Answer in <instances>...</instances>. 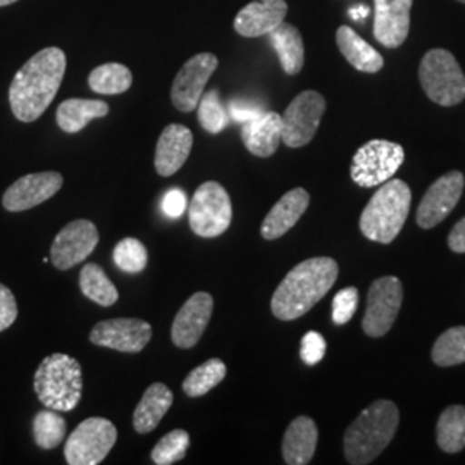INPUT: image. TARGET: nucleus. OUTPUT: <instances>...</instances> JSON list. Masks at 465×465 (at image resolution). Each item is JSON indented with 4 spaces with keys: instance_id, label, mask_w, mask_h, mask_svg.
Masks as SVG:
<instances>
[{
    "instance_id": "obj_38",
    "label": "nucleus",
    "mask_w": 465,
    "mask_h": 465,
    "mask_svg": "<svg viewBox=\"0 0 465 465\" xmlns=\"http://www.w3.org/2000/svg\"><path fill=\"white\" fill-rule=\"evenodd\" d=\"M326 355V340L317 331H309L302 340L300 357L307 366H316Z\"/></svg>"
},
{
    "instance_id": "obj_23",
    "label": "nucleus",
    "mask_w": 465,
    "mask_h": 465,
    "mask_svg": "<svg viewBox=\"0 0 465 465\" xmlns=\"http://www.w3.org/2000/svg\"><path fill=\"white\" fill-rule=\"evenodd\" d=\"M316 422L307 416L292 420L282 438V459L290 465L309 464L316 453Z\"/></svg>"
},
{
    "instance_id": "obj_36",
    "label": "nucleus",
    "mask_w": 465,
    "mask_h": 465,
    "mask_svg": "<svg viewBox=\"0 0 465 465\" xmlns=\"http://www.w3.org/2000/svg\"><path fill=\"white\" fill-rule=\"evenodd\" d=\"M114 262L121 271L130 272V274H138L145 269L149 262V252L140 240L124 238L117 243L116 249H114Z\"/></svg>"
},
{
    "instance_id": "obj_12",
    "label": "nucleus",
    "mask_w": 465,
    "mask_h": 465,
    "mask_svg": "<svg viewBox=\"0 0 465 465\" xmlns=\"http://www.w3.org/2000/svg\"><path fill=\"white\" fill-rule=\"evenodd\" d=\"M217 64L216 55L209 52L197 54L184 63L171 88V100L178 111L192 113L197 109L205 84L216 73Z\"/></svg>"
},
{
    "instance_id": "obj_24",
    "label": "nucleus",
    "mask_w": 465,
    "mask_h": 465,
    "mask_svg": "<svg viewBox=\"0 0 465 465\" xmlns=\"http://www.w3.org/2000/svg\"><path fill=\"white\" fill-rule=\"evenodd\" d=\"M173 401H174V395L164 382L150 384L140 403L134 409V431L140 434L153 431L163 420V417L166 416Z\"/></svg>"
},
{
    "instance_id": "obj_35",
    "label": "nucleus",
    "mask_w": 465,
    "mask_h": 465,
    "mask_svg": "<svg viewBox=\"0 0 465 465\" xmlns=\"http://www.w3.org/2000/svg\"><path fill=\"white\" fill-rule=\"evenodd\" d=\"M190 447V436L183 430L167 432L164 438L152 450V460L157 465H171L180 462Z\"/></svg>"
},
{
    "instance_id": "obj_19",
    "label": "nucleus",
    "mask_w": 465,
    "mask_h": 465,
    "mask_svg": "<svg viewBox=\"0 0 465 465\" xmlns=\"http://www.w3.org/2000/svg\"><path fill=\"white\" fill-rule=\"evenodd\" d=\"M286 13L284 0H253L234 17V32L247 38L264 36L282 25Z\"/></svg>"
},
{
    "instance_id": "obj_10",
    "label": "nucleus",
    "mask_w": 465,
    "mask_h": 465,
    "mask_svg": "<svg viewBox=\"0 0 465 465\" xmlns=\"http://www.w3.org/2000/svg\"><path fill=\"white\" fill-rule=\"evenodd\" d=\"M326 111V100L314 90H305L286 107L282 114V142L290 149L307 145L321 124Z\"/></svg>"
},
{
    "instance_id": "obj_17",
    "label": "nucleus",
    "mask_w": 465,
    "mask_h": 465,
    "mask_svg": "<svg viewBox=\"0 0 465 465\" xmlns=\"http://www.w3.org/2000/svg\"><path fill=\"white\" fill-rule=\"evenodd\" d=\"M214 311V300L207 292H197L186 300L173 321L171 340L178 349H193L205 331Z\"/></svg>"
},
{
    "instance_id": "obj_40",
    "label": "nucleus",
    "mask_w": 465,
    "mask_h": 465,
    "mask_svg": "<svg viewBox=\"0 0 465 465\" xmlns=\"http://www.w3.org/2000/svg\"><path fill=\"white\" fill-rule=\"evenodd\" d=\"M161 207H163V213L171 219H178V217L183 216L184 211L188 207L186 193L180 188L169 190L163 202H161Z\"/></svg>"
},
{
    "instance_id": "obj_21",
    "label": "nucleus",
    "mask_w": 465,
    "mask_h": 465,
    "mask_svg": "<svg viewBox=\"0 0 465 465\" xmlns=\"http://www.w3.org/2000/svg\"><path fill=\"white\" fill-rule=\"evenodd\" d=\"M311 203V195L303 188H295L288 193H284L282 199L276 202V205L269 211L261 234L266 240H278L282 234L290 232L297 223L303 213L307 211Z\"/></svg>"
},
{
    "instance_id": "obj_6",
    "label": "nucleus",
    "mask_w": 465,
    "mask_h": 465,
    "mask_svg": "<svg viewBox=\"0 0 465 465\" xmlns=\"http://www.w3.org/2000/svg\"><path fill=\"white\" fill-rule=\"evenodd\" d=\"M419 80L426 95L438 105L451 107L465 99V74L449 50H430L420 61Z\"/></svg>"
},
{
    "instance_id": "obj_41",
    "label": "nucleus",
    "mask_w": 465,
    "mask_h": 465,
    "mask_svg": "<svg viewBox=\"0 0 465 465\" xmlns=\"http://www.w3.org/2000/svg\"><path fill=\"white\" fill-rule=\"evenodd\" d=\"M262 113L264 111L259 105H253V104L245 102V100H232V102H230V107H228V114L236 123H242V124L247 123V121H252L253 117H257Z\"/></svg>"
},
{
    "instance_id": "obj_18",
    "label": "nucleus",
    "mask_w": 465,
    "mask_h": 465,
    "mask_svg": "<svg viewBox=\"0 0 465 465\" xmlns=\"http://www.w3.org/2000/svg\"><path fill=\"white\" fill-rule=\"evenodd\" d=\"M414 0H374V38L386 49H399L409 36Z\"/></svg>"
},
{
    "instance_id": "obj_3",
    "label": "nucleus",
    "mask_w": 465,
    "mask_h": 465,
    "mask_svg": "<svg viewBox=\"0 0 465 465\" xmlns=\"http://www.w3.org/2000/svg\"><path fill=\"white\" fill-rule=\"evenodd\" d=\"M400 412L390 400H378L361 412L345 432L343 447L350 464L366 465L378 459L399 430Z\"/></svg>"
},
{
    "instance_id": "obj_14",
    "label": "nucleus",
    "mask_w": 465,
    "mask_h": 465,
    "mask_svg": "<svg viewBox=\"0 0 465 465\" xmlns=\"http://www.w3.org/2000/svg\"><path fill=\"white\" fill-rule=\"evenodd\" d=\"M465 178L460 171H450L428 188L417 209V224L431 230L449 217L464 192Z\"/></svg>"
},
{
    "instance_id": "obj_39",
    "label": "nucleus",
    "mask_w": 465,
    "mask_h": 465,
    "mask_svg": "<svg viewBox=\"0 0 465 465\" xmlns=\"http://www.w3.org/2000/svg\"><path fill=\"white\" fill-rule=\"evenodd\" d=\"M17 319V302L15 293L0 282V332L11 328Z\"/></svg>"
},
{
    "instance_id": "obj_31",
    "label": "nucleus",
    "mask_w": 465,
    "mask_h": 465,
    "mask_svg": "<svg viewBox=\"0 0 465 465\" xmlns=\"http://www.w3.org/2000/svg\"><path fill=\"white\" fill-rule=\"evenodd\" d=\"M226 364L221 359H211L202 366L195 367L183 381V391L192 397L199 399L214 390L219 382L226 378Z\"/></svg>"
},
{
    "instance_id": "obj_4",
    "label": "nucleus",
    "mask_w": 465,
    "mask_h": 465,
    "mask_svg": "<svg viewBox=\"0 0 465 465\" xmlns=\"http://www.w3.org/2000/svg\"><path fill=\"white\" fill-rule=\"evenodd\" d=\"M412 203L409 184L388 180L369 200L361 216V232L371 242L391 243L399 236Z\"/></svg>"
},
{
    "instance_id": "obj_5",
    "label": "nucleus",
    "mask_w": 465,
    "mask_h": 465,
    "mask_svg": "<svg viewBox=\"0 0 465 465\" xmlns=\"http://www.w3.org/2000/svg\"><path fill=\"white\" fill-rule=\"evenodd\" d=\"M34 388L36 397L47 409L71 412L82 400V366L66 353H52L36 369Z\"/></svg>"
},
{
    "instance_id": "obj_34",
    "label": "nucleus",
    "mask_w": 465,
    "mask_h": 465,
    "mask_svg": "<svg viewBox=\"0 0 465 465\" xmlns=\"http://www.w3.org/2000/svg\"><path fill=\"white\" fill-rule=\"evenodd\" d=\"M197 109H199V123L202 124V128L209 134H221L230 123V114L219 99L217 90H211V92L203 94Z\"/></svg>"
},
{
    "instance_id": "obj_20",
    "label": "nucleus",
    "mask_w": 465,
    "mask_h": 465,
    "mask_svg": "<svg viewBox=\"0 0 465 465\" xmlns=\"http://www.w3.org/2000/svg\"><path fill=\"white\" fill-rule=\"evenodd\" d=\"M193 147V134L183 124H169L159 136L155 149V171L161 176H173L183 167Z\"/></svg>"
},
{
    "instance_id": "obj_29",
    "label": "nucleus",
    "mask_w": 465,
    "mask_h": 465,
    "mask_svg": "<svg viewBox=\"0 0 465 465\" xmlns=\"http://www.w3.org/2000/svg\"><path fill=\"white\" fill-rule=\"evenodd\" d=\"M132 84H134L132 71L124 64H117V63H107L95 67L88 76L90 88L100 95L124 94L126 90H130Z\"/></svg>"
},
{
    "instance_id": "obj_30",
    "label": "nucleus",
    "mask_w": 465,
    "mask_h": 465,
    "mask_svg": "<svg viewBox=\"0 0 465 465\" xmlns=\"http://www.w3.org/2000/svg\"><path fill=\"white\" fill-rule=\"evenodd\" d=\"M80 288L86 299L99 303L102 307H111L119 299L116 286L107 278L99 264H86L80 272Z\"/></svg>"
},
{
    "instance_id": "obj_37",
    "label": "nucleus",
    "mask_w": 465,
    "mask_h": 465,
    "mask_svg": "<svg viewBox=\"0 0 465 465\" xmlns=\"http://www.w3.org/2000/svg\"><path fill=\"white\" fill-rule=\"evenodd\" d=\"M359 305V290L349 286L340 290L332 299V322L341 326L347 324L351 317L357 312Z\"/></svg>"
},
{
    "instance_id": "obj_7",
    "label": "nucleus",
    "mask_w": 465,
    "mask_h": 465,
    "mask_svg": "<svg viewBox=\"0 0 465 465\" xmlns=\"http://www.w3.org/2000/svg\"><path fill=\"white\" fill-rule=\"evenodd\" d=\"M232 199L217 182L200 184L188 203L190 228L200 238H216L232 224Z\"/></svg>"
},
{
    "instance_id": "obj_42",
    "label": "nucleus",
    "mask_w": 465,
    "mask_h": 465,
    "mask_svg": "<svg viewBox=\"0 0 465 465\" xmlns=\"http://www.w3.org/2000/svg\"><path fill=\"white\" fill-rule=\"evenodd\" d=\"M449 247L451 252L465 253V217L460 219L450 232Z\"/></svg>"
},
{
    "instance_id": "obj_1",
    "label": "nucleus",
    "mask_w": 465,
    "mask_h": 465,
    "mask_svg": "<svg viewBox=\"0 0 465 465\" xmlns=\"http://www.w3.org/2000/svg\"><path fill=\"white\" fill-rule=\"evenodd\" d=\"M66 73V54L57 47L36 52L9 86L11 111L21 123H34L49 109Z\"/></svg>"
},
{
    "instance_id": "obj_25",
    "label": "nucleus",
    "mask_w": 465,
    "mask_h": 465,
    "mask_svg": "<svg viewBox=\"0 0 465 465\" xmlns=\"http://www.w3.org/2000/svg\"><path fill=\"white\" fill-rule=\"evenodd\" d=\"M336 45L341 55L361 73H378L384 66V59L378 50L369 45L359 34L350 26H340L336 32Z\"/></svg>"
},
{
    "instance_id": "obj_32",
    "label": "nucleus",
    "mask_w": 465,
    "mask_h": 465,
    "mask_svg": "<svg viewBox=\"0 0 465 465\" xmlns=\"http://www.w3.org/2000/svg\"><path fill=\"white\" fill-rule=\"evenodd\" d=\"M432 362L451 367L465 362V326H455L443 332L432 347Z\"/></svg>"
},
{
    "instance_id": "obj_26",
    "label": "nucleus",
    "mask_w": 465,
    "mask_h": 465,
    "mask_svg": "<svg viewBox=\"0 0 465 465\" xmlns=\"http://www.w3.org/2000/svg\"><path fill=\"white\" fill-rule=\"evenodd\" d=\"M109 114L104 100L67 99L57 109V124L64 134H78L94 119Z\"/></svg>"
},
{
    "instance_id": "obj_44",
    "label": "nucleus",
    "mask_w": 465,
    "mask_h": 465,
    "mask_svg": "<svg viewBox=\"0 0 465 465\" xmlns=\"http://www.w3.org/2000/svg\"><path fill=\"white\" fill-rule=\"evenodd\" d=\"M457 2H462V4H465V0H457Z\"/></svg>"
},
{
    "instance_id": "obj_22",
    "label": "nucleus",
    "mask_w": 465,
    "mask_h": 465,
    "mask_svg": "<svg viewBox=\"0 0 465 465\" xmlns=\"http://www.w3.org/2000/svg\"><path fill=\"white\" fill-rule=\"evenodd\" d=\"M282 114L264 111L262 114L243 123L242 138L252 155L255 157H271L282 143Z\"/></svg>"
},
{
    "instance_id": "obj_28",
    "label": "nucleus",
    "mask_w": 465,
    "mask_h": 465,
    "mask_svg": "<svg viewBox=\"0 0 465 465\" xmlns=\"http://www.w3.org/2000/svg\"><path fill=\"white\" fill-rule=\"evenodd\" d=\"M436 441L447 453H459L465 449L464 405H451L443 411L436 424Z\"/></svg>"
},
{
    "instance_id": "obj_33",
    "label": "nucleus",
    "mask_w": 465,
    "mask_h": 465,
    "mask_svg": "<svg viewBox=\"0 0 465 465\" xmlns=\"http://www.w3.org/2000/svg\"><path fill=\"white\" fill-rule=\"evenodd\" d=\"M66 436V420L57 411H40L34 419L35 443L44 450L57 449Z\"/></svg>"
},
{
    "instance_id": "obj_43",
    "label": "nucleus",
    "mask_w": 465,
    "mask_h": 465,
    "mask_svg": "<svg viewBox=\"0 0 465 465\" xmlns=\"http://www.w3.org/2000/svg\"><path fill=\"white\" fill-rule=\"evenodd\" d=\"M17 0H0V7H4V5H11V4H15Z\"/></svg>"
},
{
    "instance_id": "obj_8",
    "label": "nucleus",
    "mask_w": 465,
    "mask_h": 465,
    "mask_svg": "<svg viewBox=\"0 0 465 465\" xmlns=\"http://www.w3.org/2000/svg\"><path fill=\"white\" fill-rule=\"evenodd\" d=\"M405 161V150L395 142L371 140L355 152L350 176L362 188H372L391 180Z\"/></svg>"
},
{
    "instance_id": "obj_9",
    "label": "nucleus",
    "mask_w": 465,
    "mask_h": 465,
    "mask_svg": "<svg viewBox=\"0 0 465 465\" xmlns=\"http://www.w3.org/2000/svg\"><path fill=\"white\" fill-rule=\"evenodd\" d=\"M116 426L104 417H90L69 434L64 455L69 465H97L116 445Z\"/></svg>"
},
{
    "instance_id": "obj_15",
    "label": "nucleus",
    "mask_w": 465,
    "mask_h": 465,
    "mask_svg": "<svg viewBox=\"0 0 465 465\" xmlns=\"http://www.w3.org/2000/svg\"><path fill=\"white\" fill-rule=\"evenodd\" d=\"M152 338V326L147 321L134 317L107 319L94 326L90 331V341L104 349L138 353L145 349Z\"/></svg>"
},
{
    "instance_id": "obj_2",
    "label": "nucleus",
    "mask_w": 465,
    "mask_h": 465,
    "mask_svg": "<svg viewBox=\"0 0 465 465\" xmlns=\"http://www.w3.org/2000/svg\"><path fill=\"white\" fill-rule=\"evenodd\" d=\"M338 280V264L331 257H314L293 267L276 288L271 311L282 321L307 314Z\"/></svg>"
},
{
    "instance_id": "obj_11",
    "label": "nucleus",
    "mask_w": 465,
    "mask_h": 465,
    "mask_svg": "<svg viewBox=\"0 0 465 465\" xmlns=\"http://www.w3.org/2000/svg\"><path fill=\"white\" fill-rule=\"evenodd\" d=\"M403 302V286L399 278L384 276L374 280L367 293L366 314L362 328L369 336L381 338L397 321Z\"/></svg>"
},
{
    "instance_id": "obj_16",
    "label": "nucleus",
    "mask_w": 465,
    "mask_h": 465,
    "mask_svg": "<svg viewBox=\"0 0 465 465\" xmlns=\"http://www.w3.org/2000/svg\"><path fill=\"white\" fill-rule=\"evenodd\" d=\"M64 183L63 174L55 171L26 174L11 184L4 197L2 205L9 213H23L52 199Z\"/></svg>"
},
{
    "instance_id": "obj_13",
    "label": "nucleus",
    "mask_w": 465,
    "mask_h": 465,
    "mask_svg": "<svg viewBox=\"0 0 465 465\" xmlns=\"http://www.w3.org/2000/svg\"><path fill=\"white\" fill-rule=\"evenodd\" d=\"M99 245V230L86 219H76L57 232L52 249V264L66 271L86 261L90 253Z\"/></svg>"
},
{
    "instance_id": "obj_27",
    "label": "nucleus",
    "mask_w": 465,
    "mask_h": 465,
    "mask_svg": "<svg viewBox=\"0 0 465 465\" xmlns=\"http://www.w3.org/2000/svg\"><path fill=\"white\" fill-rule=\"evenodd\" d=\"M267 36L280 57L282 71L286 74H299L305 61L303 38L299 30L293 25L282 21V25L276 26Z\"/></svg>"
}]
</instances>
